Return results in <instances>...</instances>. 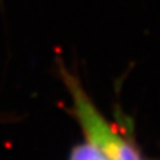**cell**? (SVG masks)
Instances as JSON below:
<instances>
[{
	"instance_id": "obj_1",
	"label": "cell",
	"mask_w": 160,
	"mask_h": 160,
	"mask_svg": "<svg viewBox=\"0 0 160 160\" xmlns=\"http://www.w3.org/2000/svg\"><path fill=\"white\" fill-rule=\"evenodd\" d=\"M60 76L69 95L72 116L84 139L93 143L107 160H148L129 135L128 128L108 120L98 108L76 75L62 67Z\"/></svg>"
},
{
	"instance_id": "obj_2",
	"label": "cell",
	"mask_w": 160,
	"mask_h": 160,
	"mask_svg": "<svg viewBox=\"0 0 160 160\" xmlns=\"http://www.w3.org/2000/svg\"><path fill=\"white\" fill-rule=\"evenodd\" d=\"M68 160H107V158L93 143L84 139L82 143L72 147Z\"/></svg>"
},
{
	"instance_id": "obj_3",
	"label": "cell",
	"mask_w": 160,
	"mask_h": 160,
	"mask_svg": "<svg viewBox=\"0 0 160 160\" xmlns=\"http://www.w3.org/2000/svg\"><path fill=\"white\" fill-rule=\"evenodd\" d=\"M0 122H2V119H0Z\"/></svg>"
}]
</instances>
